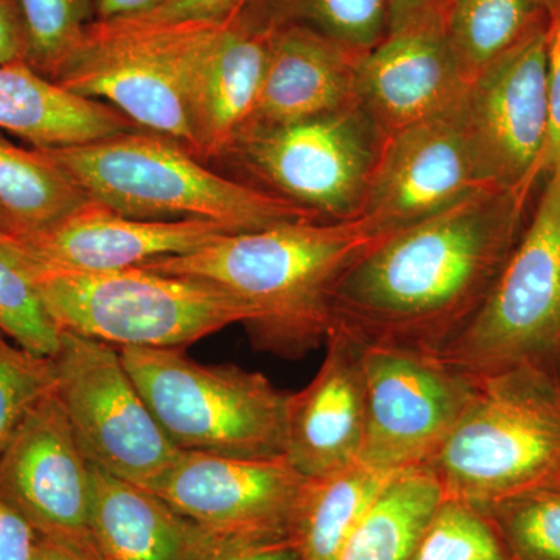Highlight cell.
<instances>
[{
	"mask_svg": "<svg viewBox=\"0 0 560 560\" xmlns=\"http://www.w3.org/2000/svg\"><path fill=\"white\" fill-rule=\"evenodd\" d=\"M308 481L285 456L242 459L180 451L149 490L220 539L272 541L293 539Z\"/></svg>",
	"mask_w": 560,
	"mask_h": 560,
	"instance_id": "4fadbf2b",
	"label": "cell"
},
{
	"mask_svg": "<svg viewBox=\"0 0 560 560\" xmlns=\"http://www.w3.org/2000/svg\"><path fill=\"white\" fill-rule=\"evenodd\" d=\"M537 3L547 11L548 16H551L560 7V0H536Z\"/></svg>",
	"mask_w": 560,
	"mask_h": 560,
	"instance_id": "b9f144b4",
	"label": "cell"
},
{
	"mask_svg": "<svg viewBox=\"0 0 560 560\" xmlns=\"http://www.w3.org/2000/svg\"><path fill=\"white\" fill-rule=\"evenodd\" d=\"M382 136L359 105L245 132L226 160L323 220L360 217Z\"/></svg>",
	"mask_w": 560,
	"mask_h": 560,
	"instance_id": "30bf717a",
	"label": "cell"
},
{
	"mask_svg": "<svg viewBox=\"0 0 560 560\" xmlns=\"http://www.w3.org/2000/svg\"><path fill=\"white\" fill-rule=\"evenodd\" d=\"M32 267L62 334L120 349H183L232 324L245 326L254 316L253 308L230 291L190 276L139 267L101 272Z\"/></svg>",
	"mask_w": 560,
	"mask_h": 560,
	"instance_id": "5b68a950",
	"label": "cell"
},
{
	"mask_svg": "<svg viewBox=\"0 0 560 560\" xmlns=\"http://www.w3.org/2000/svg\"><path fill=\"white\" fill-rule=\"evenodd\" d=\"M20 2L27 38L25 61L50 80L94 22V0Z\"/></svg>",
	"mask_w": 560,
	"mask_h": 560,
	"instance_id": "4dcf8cb0",
	"label": "cell"
},
{
	"mask_svg": "<svg viewBox=\"0 0 560 560\" xmlns=\"http://www.w3.org/2000/svg\"><path fill=\"white\" fill-rule=\"evenodd\" d=\"M246 0H165L160 9L143 21L158 22H221L230 20Z\"/></svg>",
	"mask_w": 560,
	"mask_h": 560,
	"instance_id": "e575fe53",
	"label": "cell"
},
{
	"mask_svg": "<svg viewBox=\"0 0 560 560\" xmlns=\"http://www.w3.org/2000/svg\"><path fill=\"white\" fill-rule=\"evenodd\" d=\"M445 2L447 0H388L389 31L427 11L444 9Z\"/></svg>",
	"mask_w": 560,
	"mask_h": 560,
	"instance_id": "f35d334b",
	"label": "cell"
},
{
	"mask_svg": "<svg viewBox=\"0 0 560 560\" xmlns=\"http://www.w3.org/2000/svg\"><path fill=\"white\" fill-rule=\"evenodd\" d=\"M36 150L92 201L130 219L206 220L232 232L323 220L270 190L210 171L186 147L156 132Z\"/></svg>",
	"mask_w": 560,
	"mask_h": 560,
	"instance_id": "3957f363",
	"label": "cell"
},
{
	"mask_svg": "<svg viewBox=\"0 0 560 560\" xmlns=\"http://www.w3.org/2000/svg\"><path fill=\"white\" fill-rule=\"evenodd\" d=\"M363 55L304 25L276 28L259 101L241 136L355 106Z\"/></svg>",
	"mask_w": 560,
	"mask_h": 560,
	"instance_id": "d6986e66",
	"label": "cell"
},
{
	"mask_svg": "<svg viewBox=\"0 0 560 560\" xmlns=\"http://www.w3.org/2000/svg\"><path fill=\"white\" fill-rule=\"evenodd\" d=\"M536 190L477 191L372 246L338 282L330 329L440 355L495 287Z\"/></svg>",
	"mask_w": 560,
	"mask_h": 560,
	"instance_id": "6da1fadb",
	"label": "cell"
},
{
	"mask_svg": "<svg viewBox=\"0 0 560 560\" xmlns=\"http://www.w3.org/2000/svg\"><path fill=\"white\" fill-rule=\"evenodd\" d=\"M444 492L430 471L390 478L337 560H408Z\"/></svg>",
	"mask_w": 560,
	"mask_h": 560,
	"instance_id": "cb8c5ba5",
	"label": "cell"
},
{
	"mask_svg": "<svg viewBox=\"0 0 560 560\" xmlns=\"http://www.w3.org/2000/svg\"><path fill=\"white\" fill-rule=\"evenodd\" d=\"M11 234V223L9 217L3 213V210L0 209V237H10Z\"/></svg>",
	"mask_w": 560,
	"mask_h": 560,
	"instance_id": "60d3db41",
	"label": "cell"
},
{
	"mask_svg": "<svg viewBox=\"0 0 560 560\" xmlns=\"http://www.w3.org/2000/svg\"><path fill=\"white\" fill-rule=\"evenodd\" d=\"M548 24V84H550L551 127L547 151L541 161L540 180L560 167V7Z\"/></svg>",
	"mask_w": 560,
	"mask_h": 560,
	"instance_id": "d6a6232c",
	"label": "cell"
},
{
	"mask_svg": "<svg viewBox=\"0 0 560 560\" xmlns=\"http://www.w3.org/2000/svg\"><path fill=\"white\" fill-rule=\"evenodd\" d=\"M24 16L20 0H0V65L25 60Z\"/></svg>",
	"mask_w": 560,
	"mask_h": 560,
	"instance_id": "8d00e7d4",
	"label": "cell"
},
{
	"mask_svg": "<svg viewBox=\"0 0 560 560\" xmlns=\"http://www.w3.org/2000/svg\"><path fill=\"white\" fill-rule=\"evenodd\" d=\"M0 331L36 355L54 359L61 348L62 331L40 296L31 261L10 237H0Z\"/></svg>",
	"mask_w": 560,
	"mask_h": 560,
	"instance_id": "83f0119b",
	"label": "cell"
},
{
	"mask_svg": "<svg viewBox=\"0 0 560 560\" xmlns=\"http://www.w3.org/2000/svg\"><path fill=\"white\" fill-rule=\"evenodd\" d=\"M91 198L39 150H25L0 135V209L10 237L54 226Z\"/></svg>",
	"mask_w": 560,
	"mask_h": 560,
	"instance_id": "d4e9b609",
	"label": "cell"
},
{
	"mask_svg": "<svg viewBox=\"0 0 560 560\" xmlns=\"http://www.w3.org/2000/svg\"><path fill=\"white\" fill-rule=\"evenodd\" d=\"M363 346L366 427L359 460L386 474L422 469L466 411L475 381L429 353Z\"/></svg>",
	"mask_w": 560,
	"mask_h": 560,
	"instance_id": "8fae6325",
	"label": "cell"
},
{
	"mask_svg": "<svg viewBox=\"0 0 560 560\" xmlns=\"http://www.w3.org/2000/svg\"><path fill=\"white\" fill-rule=\"evenodd\" d=\"M326 357L313 381L291 393L285 458L307 478H323L359 463L366 427L364 346L331 327Z\"/></svg>",
	"mask_w": 560,
	"mask_h": 560,
	"instance_id": "ac0fdd59",
	"label": "cell"
},
{
	"mask_svg": "<svg viewBox=\"0 0 560 560\" xmlns=\"http://www.w3.org/2000/svg\"><path fill=\"white\" fill-rule=\"evenodd\" d=\"M396 475L359 460L327 477L311 478L293 529L301 560H337L378 493Z\"/></svg>",
	"mask_w": 560,
	"mask_h": 560,
	"instance_id": "603a6c76",
	"label": "cell"
},
{
	"mask_svg": "<svg viewBox=\"0 0 560 560\" xmlns=\"http://www.w3.org/2000/svg\"><path fill=\"white\" fill-rule=\"evenodd\" d=\"M393 234L366 217L294 221L221 235L194 253L139 268L217 283L253 308L243 327L254 349L300 360L326 342L342 276Z\"/></svg>",
	"mask_w": 560,
	"mask_h": 560,
	"instance_id": "7a4b0ae2",
	"label": "cell"
},
{
	"mask_svg": "<svg viewBox=\"0 0 560 560\" xmlns=\"http://www.w3.org/2000/svg\"><path fill=\"white\" fill-rule=\"evenodd\" d=\"M477 315L438 359L470 378L528 366L560 381V167Z\"/></svg>",
	"mask_w": 560,
	"mask_h": 560,
	"instance_id": "ba28073f",
	"label": "cell"
},
{
	"mask_svg": "<svg viewBox=\"0 0 560 560\" xmlns=\"http://www.w3.org/2000/svg\"><path fill=\"white\" fill-rule=\"evenodd\" d=\"M120 357L179 451L242 459L285 456L291 393L261 372L202 364L179 348H125Z\"/></svg>",
	"mask_w": 560,
	"mask_h": 560,
	"instance_id": "8992f818",
	"label": "cell"
},
{
	"mask_svg": "<svg viewBox=\"0 0 560 560\" xmlns=\"http://www.w3.org/2000/svg\"><path fill=\"white\" fill-rule=\"evenodd\" d=\"M32 560H108L102 555H90L70 548L68 545L36 536L35 550Z\"/></svg>",
	"mask_w": 560,
	"mask_h": 560,
	"instance_id": "ab89813d",
	"label": "cell"
},
{
	"mask_svg": "<svg viewBox=\"0 0 560 560\" xmlns=\"http://www.w3.org/2000/svg\"><path fill=\"white\" fill-rule=\"evenodd\" d=\"M191 560H301V555L293 539L245 541L215 537Z\"/></svg>",
	"mask_w": 560,
	"mask_h": 560,
	"instance_id": "836d02e7",
	"label": "cell"
},
{
	"mask_svg": "<svg viewBox=\"0 0 560 560\" xmlns=\"http://www.w3.org/2000/svg\"><path fill=\"white\" fill-rule=\"evenodd\" d=\"M226 234L237 232L206 220L130 219L91 200L54 226L10 238L43 270L101 272L194 253Z\"/></svg>",
	"mask_w": 560,
	"mask_h": 560,
	"instance_id": "e0dca14e",
	"label": "cell"
},
{
	"mask_svg": "<svg viewBox=\"0 0 560 560\" xmlns=\"http://www.w3.org/2000/svg\"><path fill=\"white\" fill-rule=\"evenodd\" d=\"M165 0H94V21L140 20L160 9Z\"/></svg>",
	"mask_w": 560,
	"mask_h": 560,
	"instance_id": "74e56055",
	"label": "cell"
},
{
	"mask_svg": "<svg viewBox=\"0 0 560 560\" xmlns=\"http://www.w3.org/2000/svg\"><path fill=\"white\" fill-rule=\"evenodd\" d=\"M55 385L54 359L21 348L0 331V453L32 408L54 393Z\"/></svg>",
	"mask_w": 560,
	"mask_h": 560,
	"instance_id": "1f68e13d",
	"label": "cell"
},
{
	"mask_svg": "<svg viewBox=\"0 0 560 560\" xmlns=\"http://www.w3.org/2000/svg\"><path fill=\"white\" fill-rule=\"evenodd\" d=\"M91 481L92 530L108 560H191L215 539L156 493L92 463Z\"/></svg>",
	"mask_w": 560,
	"mask_h": 560,
	"instance_id": "44dd1931",
	"label": "cell"
},
{
	"mask_svg": "<svg viewBox=\"0 0 560 560\" xmlns=\"http://www.w3.org/2000/svg\"><path fill=\"white\" fill-rule=\"evenodd\" d=\"M271 33L234 18L221 22L189 86V121L198 160H226L259 101Z\"/></svg>",
	"mask_w": 560,
	"mask_h": 560,
	"instance_id": "ffe728a7",
	"label": "cell"
},
{
	"mask_svg": "<svg viewBox=\"0 0 560 560\" xmlns=\"http://www.w3.org/2000/svg\"><path fill=\"white\" fill-rule=\"evenodd\" d=\"M219 27L215 22L94 21L50 80L113 106L142 130L176 140L194 154L189 86Z\"/></svg>",
	"mask_w": 560,
	"mask_h": 560,
	"instance_id": "52a82bcc",
	"label": "cell"
},
{
	"mask_svg": "<svg viewBox=\"0 0 560 560\" xmlns=\"http://www.w3.org/2000/svg\"><path fill=\"white\" fill-rule=\"evenodd\" d=\"M545 18L547 11L536 0H447L445 32L467 83Z\"/></svg>",
	"mask_w": 560,
	"mask_h": 560,
	"instance_id": "484cf974",
	"label": "cell"
},
{
	"mask_svg": "<svg viewBox=\"0 0 560 560\" xmlns=\"http://www.w3.org/2000/svg\"><path fill=\"white\" fill-rule=\"evenodd\" d=\"M232 18L264 32L304 25L364 54L389 31L388 0H246Z\"/></svg>",
	"mask_w": 560,
	"mask_h": 560,
	"instance_id": "4316f807",
	"label": "cell"
},
{
	"mask_svg": "<svg viewBox=\"0 0 560 560\" xmlns=\"http://www.w3.org/2000/svg\"><path fill=\"white\" fill-rule=\"evenodd\" d=\"M36 533L0 501V560H32Z\"/></svg>",
	"mask_w": 560,
	"mask_h": 560,
	"instance_id": "d590c367",
	"label": "cell"
},
{
	"mask_svg": "<svg viewBox=\"0 0 560 560\" xmlns=\"http://www.w3.org/2000/svg\"><path fill=\"white\" fill-rule=\"evenodd\" d=\"M116 346L62 334L54 357L55 394L86 458L149 489L178 459L179 448L140 396Z\"/></svg>",
	"mask_w": 560,
	"mask_h": 560,
	"instance_id": "9c48e42d",
	"label": "cell"
},
{
	"mask_svg": "<svg viewBox=\"0 0 560 560\" xmlns=\"http://www.w3.org/2000/svg\"><path fill=\"white\" fill-rule=\"evenodd\" d=\"M460 101L382 139L360 217L396 232L493 189L481 178Z\"/></svg>",
	"mask_w": 560,
	"mask_h": 560,
	"instance_id": "9a60e30c",
	"label": "cell"
},
{
	"mask_svg": "<svg viewBox=\"0 0 560 560\" xmlns=\"http://www.w3.org/2000/svg\"><path fill=\"white\" fill-rule=\"evenodd\" d=\"M467 86L445 32L444 9L427 11L363 55L357 105L383 139L452 108Z\"/></svg>",
	"mask_w": 560,
	"mask_h": 560,
	"instance_id": "2e32d148",
	"label": "cell"
},
{
	"mask_svg": "<svg viewBox=\"0 0 560 560\" xmlns=\"http://www.w3.org/2000/svg\"><path fill=\"white\" fill-rule=\"evenodd\" d=\"M0 501L36 536L105 556L91 525V463L55 390L32 408L0 453Z\"/></svg>",
	"mask_w": 560,
	"mask_h": 560,
	"instance_id": "5bb4252c",
	"label": "cell"
},
{
	"mask_svg": "<svg viewBox=\"0 0 560 560\" xmlns=\"http://www.w3.org/2000/svg\"><path fill=\"white\" fill-rule=\"evenodd\" d=\"M548 24L475 77L460 101L481 178L493 189H539L551 127Z\"/></svg>",
	"mask_w": 560,
	"mask_h": 560,
	"instance_id": "7c38bea8",
	"label": "cell"
},
{
	"mask_svg": "<svg viewBox=\"0 0 560 560\" xmlns=\"http://www.w3.org/2000/svg\"><path fill=\"white\" fill-rule=\"evenodd\" d=\"M481 510L511 560H560V486L517 493Z\"/></svg>",
	"mask_w": 560,
	"mask_h": 560,
	"instance_id": "f546056e",
	"label": "cell"
},
{
	"mask_svg": "<svg viewBox=\"0 0 560 560\" xmlns=\"http://www.w3.org/2000/svg\"><path fill=\"white\" fill-rule=\"evenodd\" d=\"M408 560H511V556L481 508L444 497Z\"/></svg>",
	"mask_w": 560,
	"mask_h": 560,
	"instance_id": "f1b7e54d",
	"label": "cell"
},
{
	"mask_svg": "<svg viewBox=\"0 0 560 560\" xmlns=\"http://www.w3.org/2000/svg\"><path fill=\"white\" fill-rule=\"evenodd\" d=\"M444 497L488 508L560 486V381L521 366L475 378L451 436L422 467Z\"/></svg>",
	"mask_w": 560,
	"mask_h": 560,
	"instance_id": "277c9868",
	"label": "cell"
},
{
	"mask_svg": "<svg viewBox=\"0 0 560 560\" xmlns=\"http://www.w3.org/2000/svg\"><path fill=\"white\" fill-rule=\"evenodd\" d=\"M0 130L32 149L81 145L142 130L106 103L73 94L25 60L0 65Z\"/></svg>",
	"mask_w": 560,
	"mask_h": 560,
	"instance_id": "7402d4cb",
	"label": "cell"
}]
</instances>
